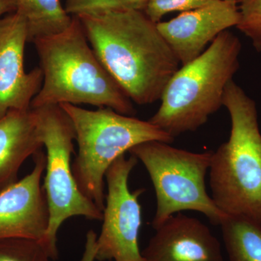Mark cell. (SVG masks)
Masks as SVG:
<instances>
[{
    "label": "cell",
    "instance_id": "cell-23",
    "mask_svg": "<svg viewBox=\"0 0 261 261\" xmlns=\"http://www.w3.org/2000/svg\"><path fill=\"white\" fill-rule=\"evenodd\" d=\"M226 1L234 2V3H238L240 0H226Z\"/></svg>",
    "mask_w": 261,
    "mask_h": 261
},
{
    "label": "cell",
    "instance_id": "cell-16",
    "mask_svg": "<svg viewBox=\"0 0 261 261\" xmlns=\"http://www.w3.org/2000/svg\"><path fill=\"white\" fill-rule=\"evenodd\" d=\"M0 261H53L42 244L28 239L0 240Z\"/></svg>",
    "mask_w": 261,
    "mask_h": 261
},
{
    "label": "cell",
    "instance_id": "cell-4",
    "mask_svg": "<svg viewBox=\"0 0 261 261\" xmlns=\"http://www.w3.org/2000/svg\"><path fill=\"white\" fill-rule=\"evenodd\" d=\"M242 44L226 30L200 56L181 65L168 81L151 123L175 138L195 132L223 106L228 84L238 71Z\"/></svg>",
    "mask_w": 261,
    "mask_h": 261
},
{
    "label": "cell",
    "instance_id": "cell-12",
    "mask_svg": "<svg viewBox=\"0 0 261 261\" xmlns=\"http://www.w3.org/2000/svg\"><path fill=\"white\" fill-rule=\"evenodd\" d=\"M155 230L144 261H224L219 240L199 219L178 213Z\"/></svg>",
    "mask_w": 261,
    "mask_h": 261
},
{
    "label": "cell",
    "instance_id": "cell-10",
    "mask_svg": "<svg viewBox=\"0 0 261 261\" xmlns=\"http://www.w3.org/2000/svg\"><path fill=\"white\" fill-rule=\"evenodd\" d=\"M29 42L27 23L17 12L0 19V119L11 111H27L40 90L39 67L24 68V51Z\"/></svg>",
    "mask_w": 261,
    "mask_h": 261
},
{
    "label": "cell",
    "instance_id": "cell-17",
    "mask_svg": "<svg viewBox=\"0 0 261 261\" xmlns=\"http://www.w3.org/2000/svg\"><path fill=\"white\" fill-rule=\"evenodd\" d=\"M240 20L237 28L252 41L257 51H261V0H240Z\"/></svg>",
    "mask_w": 261,
    "mask_h": 261
},
{
    "label": "cell",
    "instance_id": "cell-21",
    "mask_svg": "<svg viewBox=\"0 0 261 261\" xmlns=\"http://www.w3.org/2000/svg\"><path fill=\"white\" fill-rule=\"evenodd\" d=\"M16 11L15 0H0V19L5 15L10 14Z\"/></svg>",
    "mask_w": 261,
    "mask_h": 261
},
{
    "label": "cell",
    "instance_id": "cell-6",
    "mask_svg": "<svg viewBox=\"0 0 261 261\" xmlns=\"http://www.w3.org/2000/svg\"><path fill=\"white\" fill-rule=\"evenodd\" d=\"M128 152L145 166L153 185L157 202L154 229L183 211L200 212L213 224H221L226 214L206 190L213 152L197 153L159 141L143 142Z\"/></svg>",
    "mask_w": 261,
    "mask_h": 261
},
{
    "label": "cell",
    "instance_id": "cell-2",
    "mask_svg": "<svg viewBox=\"0 0 261 261\" xmlns=\"http://www.w3.org/2000/svg\"><path fill=\"white\" fill-rule=\"evenodd\" d=\"M33 43L43 82L33 99L32 109L86 104L111 108L126 116L135 114L132 101L98 59L76 17L63 32Z\"/></svg>",
    "mask_w": 261,
    "mask_h": 261
},
{
    "label": "cell",
    "instance_id": "cell-3",
    "mask_svg": "<svg viewBox=\"0 0 261 261\" xmlns=\"http://www.w3.org/2000/svg\"><path fill=\"white\" fill-rule=\"evenodd\" d=\"M223 106L231 118L227 142L213 152L212 199L220 210L261 223V133L256 105L231 80Z\"/></svg>",
    "mask_w": 261,
    "mask_h": 261
},
{
    "label": "cell",
    "instance_id": "cell-22",
    "mask_svg": "<svg viewBox=\"0 0 261 261\" xmlns=\"http://www.w3.org/2000/svg\"><path fill=\"white\" fill-rule=\"evenodd\" d=\"M127 8L144 11L148 0H122Z\"/></svg>",
    "mask_w": 261,
    "mask_h": 261
},
{
    "label": "cell",
    "instance_id": "cell-1",
    "mask_svg": "<svg viewBox=\"0 0 261 261\" xmlns=\"http://www.w3.org/2000/svg\"><path fill=\"white\" fill-rule=\"evenodd\" d=\"M98 59L130 100H160L179 62L143 11L130 8L77 16Z\"/></svg>",
    "mask_w": 261,
    "mask_h": 261
},
{
    "label": "cell",
    "instance_id": "cell-19",
    "mask_svg": "<svg viewBox=\"0 0 261 261\" xmlns=\"http://www.w3.org/2000/svg\"><path fill=\"white\" fill-rule=\"evenodd\" d=\"M128 8L122 0H66L65 10L73 17Z\"/></svg>",
    "mask_w": 261,
    "mask_h": 261
},
{
    "label": "cell",
    "instance_id": "cell-7",
    "mask_svg": "<svg viewBox=\"0 0 261 261\" xmlns=\"http://www.w3.org/2000/svg\"><path fill=\"white\" fill-rule=\"evenodd\" d=\"M46 149V176L44 187L47 197L49 224L39 242L53 260L58 257V233L61 225L73 216L102 221L103 212L81 192L70 163L74 152V128L61 106H46L32 109Z\"/></svg>",
    "mask_w": 261,
    "mask_h": 261
},
{
    "label": "cell",
    "instance_id": "cell-13",
    "mask_svg": "<svg viewBox=\"0 0 261 261\" xmlns=\"http://www.w3.org/2000/svg\"><path fill=\"white\" fill-rule=\"evenodd\" d=\"M43 144L32 108L11 111L0 119V192L16 182L20 166Z\"/></svg>",
    "mask_w": 261,
    "mask_h": 261
},
{
    "label": "cell",
    "instance_id": "cell-9",
    "mask_svg": "<svg viewBox=\"0 0 261 261\" xmlns=\"http://www.w3.org/2000/svg\"><path fill=\"white\" fill-rule=\"evenodd\" d=\"M34 168L20 181L0 192V240L28 239L41 242L49 224V211L44 187L46 154H34Z\"/></svg>",
    "mask_w": 261,
    "mask_h": 261
},
{
    "label": "cell",
    "instance_id": "cell-11",
    "mask_svg": "<svg viewBox=\"0 0 261 261\" xmlns=\"http://www.w3.org/2000/svg\"><path fill=\"white\" fill-rule=\"evenodd\" d=\"M238 4L216 0L168 21H160L157 27L180 64L185 65L200 56L220 34L237 27L240 20Z\"/></svg>",
    "mask_w": 261,
    "mask_h": 261
},
{
    "label": "cell",
    "instance_id": "cell-15",
    "mask_svg": "<svg viewBox=\"0 0 261 261\" xmlns=\"http://www.w3.org/2000/svg\"><path fill=\"white\" fill-rule=\"evenodd\" d=\"M230 261H261V223L226 215L221 224Z\"/></svg>",
    "mask_w": 261,
    "mask_h": 261
},
{
    "label": "cell",
    "instance_id": "cell-5",
    "mask_svg": "<svg viewBox=\"0 0 261 261\" xmlns=\"http://www.w3.org/2000/svg\"><path fill=\"white\" fill-rule=\"evenodd\" d=\"M73 123L78 153L72 164L77 185L101 211L106 197L105 178L118 158L143 142L171 144L174 138L150 122L126 116L109 108L89 111L79 106L62 104Z\"/></svg>",
    "mask_w": 261,
    "mask_h": 261
},
{
    "label": "cell",
    "instance_id": "cell-14",
    "mask_svg": "<svg viewBox=\"0 0 261 261\" xmlns=\"http://www.w3.org/2000/svg\"><path fill=\"white\" fill-rule=\"evenodd\" d=\"M16 11L27 23L29 42L54 35L69 27L73 17L60 0H15Z\"/></svg>",
    "mask_w": 261,
    "mask_h": 261
},
{
    "label": "cell",
    "instance_id": "cell-18",
    "mask_svg": "<svg viewBox=\"0 0 261 261\" xmlns=\"http://www.w3.org/2000/svg\"><path fill=\"white\" fill-rule=\"evenodd\" d=\"M215 1L216 0H148L143 12L152 21L158 23L168 13L190 11Z\"/></svg>",
    "mask_w": 261,
    "mask_h": 261
},
{
    "label": "cell",
    "instance_id": "cell-8",
    "mask_svg": "<svg viewBox=\"0 0 261 261\" xmlns=\"http://www.w3.org/2000/svg\"><path fill=\"white\" fill-rule=\"evenodd\" d=\"M138 160L122 154L106 174L108 193L102 230L94 242V258L99 261H144L139 245L142 209L139 198L145 190L130 191L128 178Z\"/></svg>",
    "mask_w": 261,
    "mask_h": 261
},
{
    "label": "cell",
    "instance_id": "cell-20",
    "mask_svg": "<svg viewBox=\"0 0 261 261\" xmlns=\"http://www.w3.org/2000/svg\"><path fill=\"white\" fill-rule=\"evenodd\" d=\"M94 238L92 236L87 237V243L85 245L83 257L80 261H94Z\"/></svg>",
    "mask_w": 261,
    "mask_h": 261
}]
</instances>
